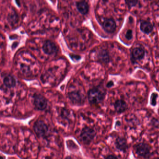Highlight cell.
Masks as SVG:
<instances>
[{"label": "cell", "mask_w": 159, "mask_h": 159, "mask_svg": "<svg viewBox=\"0 0 159 159\" xmlns=\"http://www.w3.org/2000/svg\"><path fill=\"white\" fill-rule=\"evenodd\" d=\"M105 92L101 87H96L89 90L88 92L89 101L92 104L100 103L105 98Z\"/></svg>", "instance_id": "obj_1"}, {"label": "cell", "mask_w": 159, "mask_h": 159, "mask_svg": "<svg viewBox=\"0 0 159 159\" xmlns=\"http://www.w3.org/2000/svg\"><path fill=\"white\" fill-rule=\"evenodd\" d=\"M34 130L39 137L45 138L49 133V128L46 124L41 120H38L34 125Z\"/></svg>", "instance_id": "obj_2"}, {"label": "cell", "mask_w": 159, "mask_h": 159, "mask_svg": "<svg viewBox=\"0 0 159 159\" xmlns=\"http://www.w3.org/2000/svg\"><path fill=\"white\" fill-rule=\"evenodd\" d=\"M96 135V132L92 128L86 127L83 129L80 135L81 138L83 143L85 144H89Z\"/></svg>", "instance_id": "obj_3"}, {"label": "cell", "mask_w": 159, "mask_h": 159, "mask_svg": "<svg viewBox=\"0 0 159 159\" xmlns=\"http://www.w3.org/2000/svg\"><path fill=\"white\" fill-rule=\"evenodd\" d=\"M136 153L139 156L148 158L151 156V147L148 144L140 143L135 146Z\"/></svg>", "instance_id": "obj_4"}, {"label": "cell", "mask_w": 159, "mask_h": 159, "mask_svg": "<svg viewBox=\"0 0 159 159\" xmlns=\"http://www.w3.org/2000/svg\"><path fill=\"white\" fill-rule=\"evenodd\" d=\"M34 105L38 110H44L47 106V101L42 95L36 94L34 96Z\"/></svg>", "instance_id": "obj_5"}, {"label": "cell", "mask_w": 159, "mask_h": 159, "mask_svg": "<svg viewBox=\"0 0 159 159\" xmlns=\"http://www.w3.org/2000/svg\"><path fill=\"white\" fill-rule=\"evenodd\" d=\"M103 28L107 32H114L116 28V24L114 19L109 18L104 20L102 24Z\"/></svg>", "instance_id": "obj_6"}, {"label": "cell", "mask_w": 159, "mask_h": 159, "mask_svg": "<svg viewBox=\"0 0 159 159\" xmlns=\"http://www.w3.org/2000/svg\"><path fill=\"white\" fill-rule=\"evenodd\" d=\"M44 52L48 55H52L56 53L57 48L55 43L49 40H46L43 46Z\"/></svg>", "instance_id": "obj_7"}, {"label": "cell", "mask_w": 159, "mask_h": 159, "mask_svg": "<svg viewBox=\"0 0 159 159\" xmlns=\"http://www.w3.org/2000/svg\"><path fill=\"white\" fill-rule=\"evenodd\" d=\"M71 101L75 104H82L84 101V97L79 91H73L69 94Z\"/></svg>", "instance_id": "obj_8"}, {"label": "cell", "mask_w": 159, "mask_h": 159, "mask_svg": "<svg viewBox=\"0 0 159 159\" xmlns=\"http://www.w3.org/2000/svg\"><path fill=\"white\" fill-rule=\"evenodd\" d=\"M145 50L142 48L137 47L134 49L131 53L132 61L134 62L136 60L142 59L145 56Z\"/></svg>", "instance_id": "obj_9"}, {"label": "cell", "mask_w": 159, "mask_h": 159, "mask_svg": "<svg viewBox=\"0 0 159 159\" xmlns=\"http://www.w3.org/2000/svg\"><path fill=\"white\" fill-rule=\"evenodd\" d=\"M117 148L121 151L125 152L127 149V140L123 137H118L117 139L115 142Z\"/></svg>", "instance_id": "obj_10"}, {"label": "cell", "mask_w": 159, "mask_h": 159, "mask_svg": "<svg viewBox=\"0 0 159 159\" xmlns=\"http://www.w3.org/2000/svg\"><path fill=\"white\" fill-rule=\"evenodd\" d=\"M140 28L144 33L149 34L153 30V27L152 24L149 22L143 21L140 24Z\"/></svg>", "instance_id": "obj_11"}, {"label": "cell", "mask_w": 159, "mask_h": 159, "mask_svg": "<svg viewBox=\"0 0 159 159\" xmlns=\"http://www.w3.org/2000/svg\"><path fill=\"white\" fill-rule=\"evenodd\" d=\"M114 108L117 113H122L127 110V105L123 100H118L115 102Z\"/></svg>", "instance_id": "obj_12"}, {"label": "cell", "mask_w": 159, "mask_h": 159, "mask_svg": "<svg viewBox=\"0 0 159 159\" xmlns=\"http://www.w3.org/2000/svg\"><path fill=\"white\" fill-rule=\"evenodd\" d=\"M76 6L79 11L82 14H86L88 12L89 6L86 2H77Z\"/></svg>", "instance_id": "obj_13"}, {"label": "cell", "mask_w": 159, "mask_h": 159, "mask_svg": "<svg viewBox=\"0 0 159 159\" xmlns=\"http://www.w3.org/2000/svg\"><path fill=\"white\" fill-rule=\"evenodd\" d=\"M3 83L4 85L9 88L14 87L16 84L15 79L11 75L6 76L3 79Z\"/></svg>", "instance_id": "obj_14"}, {"label": "cell", "mask_w": 159, "mask_h": 159, "mask_svg": "<svg viewBox=\"0 0 159 159\" xmlns=\"http://www.w3.org/2000/svg\"><path fill=\"white\" fill-rule=\"evenodd\" d=\"M99 57L100 59L105 63H108L110 62V56L107 50H101L99 53Z\"/></svg>", "instance_id": "obj_15"}, {"label": "cell", "mask_w": 159, "mask_h": 159, "mask_svg": "<svg viewBox=\"0 0 159 159\" xmlns=\"http://www.w3.org/2000/svg\"><path fill=\"white\" fill-rule=\"evenodd\" d=\"M158 94L156 93H153L151 97V104L153 106H155L157 103V99L158 98Z\"/></svg>", "instance_id": "obj_16"}, {"label": "cell", "mask_w": 159, "mask_h": 159, "mask_svg": "<svg viewBox=\"0 0 159 159\" xmlns=\"http://www.w3.org/2000/svg\"><path fill=\"white\" fill-rule=\"evenodd\" d=\"M138 2V1H125L126 4L128 6L129 9H131L132 7L136 6Z\"/></svg>", "instance_id": "obj_17"}, {"label": "cell", "mask_w": 159, "mask_h": 159, "mask_svg": "<svg viewBox=\"0 0 159 159\" xmlns=\"http://www.w3.org/2000/svg\"><path fill=\"white\" fill-rule=\"evenodd\" d=\"M125 37L128 40H131L133 38V32H132V31L131 29H129L127 31L126 35H125Z\"/></svg>", "instance_id": "obj_18"}, {"label": "cell", "mask_w": 159, "mask_h": 159, "mask_svg": "<svg viewBox=\"0 0 159 159\" xmlns=\"http://www.w3.org/2000/svg\"><path fill=\"white\" fill-rule=\"evenodd\" d=\"M106 159H118V158L116 156H114V155H111L108 156L106 158Z\"/></svg>", "instance_id": "obj_19"}, {"label": "cell", "mask_w": 159, "mask_h": 159, "mask_svg": "<svg viewBox=\"0 0 159 159\" xmlns=\"http://www.w3.org/2000/svg\"><path fill=\"white\" fill-rule=\"evenodd\" d=\"M114 83H113V81H110L109 82L107 83V85H106V86H107V87H109V88H110V87H112V86H113V85H114Z\"/></svg>", "instance_id": "obj_20"}, {"label": "cell", "mask_w": 159, "mask_h": 159, "mask_svg": "<svg viewBox=\"0 0 159 159\" xmlns=\"http://www.w3.org/2000/svg\"><path fill=\"white\" fill-rule=\"evenodd\" d=\"M65 159H72V158H71V157H70V156H68V157H67V158H66Z\"/></svg>", "instance_id": "obj_21"}]
</instances>
